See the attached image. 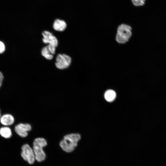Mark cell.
Returning a JSON list of instances; mask_svg holds the SVG:
<instances>
[{"instance_id":"cell-3","label":"cell","mask_w":166,"mask_h":166,"mask_svg":"<svg viewBox=\"0 0 166 166\" xmlns=\"http://www.w3.org/2000/svg\"><path fill=\"white\" fill-rule=\"evenodd\" d=\"M33 145V150L35 159L39 162L44 160L46 155L43 148L47 145L46 140L43 138H37L34 140Z\"/></svg>"},{"instance_id":"cell-12","label":"cell","mask_w":166,"mask_h":166,"mask_svg":"<svg viewBox=\"0 0 166 166\" xmlns=\"http://www.w3.org/2000/svg\"><path fill=\"white\" fill-rule=\"evenodd\" d=\"M41 53L42 55L47 59L51 60L53 57V56L48 45L42 48Z\"/></svg>"},{"instance_id":"cell-7","label":"cell","mask_w":166,"mask_h":166,"mask_svg":"<svg viewBox=\"0 0 166 166\" xmlns=\"http://www.w3.org/2000/svg\"><path fill=\"white\" fill-rule=\"evenodd\" d=\"M42 34L43 37L42 41L44 43H49V44L55 47L57 46L58 41L52 34L48 31L45 30L42 32Z\"/></svg>"},{"instance_id":"cell-16","label":"cell","mask_w":166,"mask_h":166,"mask_svg":"<svg viewBox=\"0 0 166 166\" xmlns=\"http://www.w3.org/2000/svg\"><path fill=\"white\" fill-rule=\"evenodd\" d=\"M1 117V111H0V119Z\"/></svg>"},{"instance_id":"cell-9","label":"cell","mask_w":166,"mask_h":166,"mask_svg":"<svg viewBox=\"0 0 166 166\" xmlns=\"http://www.w3.org/2000/svg\"><path fill=\"white\" fill-rule=\"evenodd\" d=\"M0 121L3 125H10L14 123V119L12 115L9 114H6L1 117Z\"/></svg>"},{"instance_id":"cell-15","label":"cell","mask_w":166,"mask_h":166,"mask_svg":"<svg viewBox=\"0 0 166 166\" xmlns=\"http://www.w3.org/2000/svg\"><path fill=\"white\" fill-rule=\"evenodd\" d=\"M3 78V76L2 73L0 72V87H1Z\"/></svg>"},{"instance_id":"cell-14","label":"cell","mask_w":166,"mask_h":166,"mask_svg":"<svg viewBox=\"0 0 166 166\" xmlns=\"http://www.w3.org/2000/svg\"><path fill=\"white\" fill-rule=\"evenodd\" d=\"M5 46L4 44L0 41V54L3 53L5 50Z\"/></svg>"},{"instance_id":"cell-5","label":"cell","mask_w":166,"mask_h":166,"mask_svg":"<svg viewBox=\"0 0 166 166\" xmlns=\"http://www.w3.org/2000/svg\"><path fill=\"white\" fill-rule=\"evenodd\" d=\"M71 62V58L69 56L65 54H59L56 57L55 65L57 68L62 69L68 67Z\"/></svg>"},{"instance_id":"cell-11","label":"cell","mask_w":166,"mask_h":166,"mask_svg":"<svg viewBox=\"0 0 166 166\" xmlns=\"http://www.w3.org/2000/svg\"><path fill=\"white\" fill-rule=\"evenodd\" d=\"M0 134L2 136L6 138H10L12 135L11 129L6 127H2L0 128Z\"/></svg>"},{"instance_id":"cell-8","label":"cell","mask_w":166,"mask_h":166,"mask_svg":"<svg viewBox=\"0 0 166 166\" xmlns=\"http://www.w3.org/2000/svg\"><path fill=\"white\" fill-rule=\"evenodd\" d=\"M53 26L54 29L56 31H63L66 28L67 24L64 20L57 19L54 20Z\"/></svg>"},{"instance_id":"cell-6","label":"cell","mask_w":166,"mask_h":166,"mask_svg":"<svg viewBox=\"0 0 166 166\" xmlns=\"http://www.w3.org/2000/svg\"><path fill=\"white\" fill-rule=\"evenodd\" d=\"M14 129L16 133L22 137H26L28 132L31 129V126L29 124L20 123L15 126Z\"/></svg>"},{"instance_id":"cell-13","label":"cell","mask_w":166,"mask_h":166,"mask_svg":"<svg viewBox=\"0 0 166 166\" xmlns=\"http://www.w3.org/2000/svg\"><path fill=\"white\" fill-rule=\"evenodd\" d=\"M146 0H131L132 4L136 6H140L144 5Z\"/></svg>"},{"instance_id":"cell-2","label":"cell","mask_w":166,"mask_h":166,"mask_svg":"<svg viewBox=\"0 0 166 166\" xmlns=\"http://www.w3.org/2000/svg\"><path fill=\"white\" fill-rule=\"evenodd\" d=\"M132 35L131 26L126 24H122L117 27L116 40L120 44H124L128 41Z\"/></svg>"},{"instance_id":"cell-1","label":"cell","mask_w":166,"mask_h":166,"mask_svg":"<svg viewBox=\"0 0 166 166\" xmlns=\"http://www.w3.org/2000/svg\"><path fill=\"white\" fill-rule=\"evenodd\" d=\"M81 136L78 133H71L64 136L60 143V145L65 152H72L77 146V143L81 139Z\"/></svg>"},{"instance_id":"cell-10","label":"cell","mask_w":166,"mask_h":166,"mask_svg":"<svg viewBox=\"0 0 166 166\" xmlns=\"http://www.w3.org/2000/svg\"><path fill=\"white\" fill-rule=\"evenodd\" d=\"M116 93L112 89L106 91L104 94V97L105 100L109 102L113 101L116 99Z\"/></svg>"},{"instance_id":"cell-4","label":"cell","mask_w":166,"mask_h":166,"mask_svg":"<svg viewBox=\"0 0 166 166\" xmlns=\"http://www.w3.org/2000/svg\"><path fill=\"white\" fill-rule=\"evenodd\" d=\"M21 155L23 158L30 164H33L35 156L33 149L27 144L23 145L22 148Z\"/></svg>"}]
</instances>
